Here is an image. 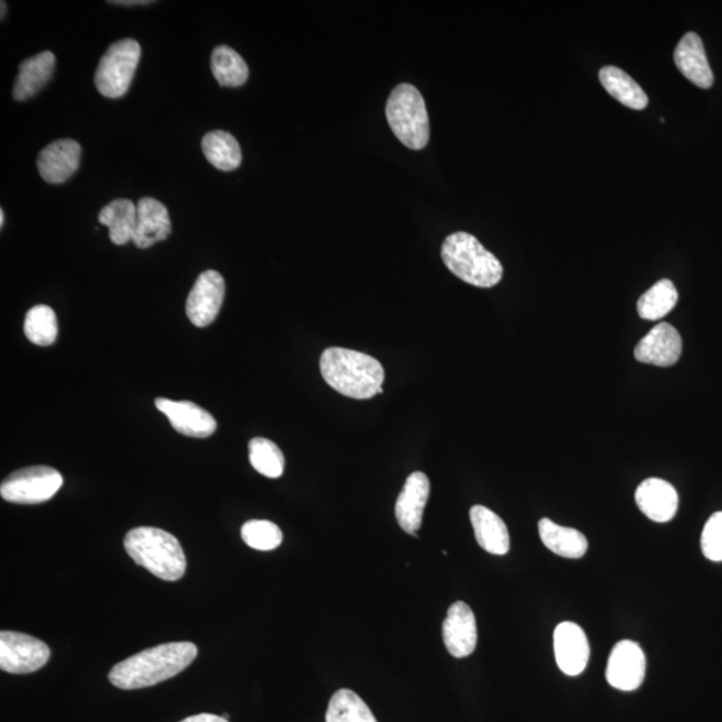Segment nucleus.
I'll return each mask as SVG.
<instances>
[{"label": "nucleus", "mask_w": 722, "mask_h": 722, "mask_svg": "<svg viewBox=\"0 0 722 722\" xmlns=\"http://www.w3.org/2000/svg\"><path fill=\"white\" fill-rule=\"evenodd\" d=\"M24 335L33 344L52 346L58 338L57 316L47 305H35L24 319Z\"/></svg>", "instance_id": "obj_29"}, {"label": "nucleus", "mask_w": 722, "mask_h": 722, "mask_svg": "<svg viewBox=\"0 0 722 722\" xmlns=\"http://www.w3.org/2000/svg\"><path fill=\"white\" fill-rule=\"evenodd\" d=\"M162 414L169 419L177 433L192 438H208L217 429V422L207 409L192 402H174L169 400L155 401Z\"/></svg>", "instance_id": "obj_14"}, {"label": "nucleus", "mask_w": 722, "mask_h": 722, "mask_svg": "<svg viewBox=\"0 0 722 722\" xmlns=\"http://www.w3.org/2000/svg\"><path fill=\"white\" fill-rule=\"evenodd\" d=\"M241 537L249 547L260 551L277 549L283 542V533L270 521H248L241 528Z\"/></svg>", "instance_id": "obj_31"}, {"label": "nucleus", "mask_w": 722, "mask_h": 722, "mask_svg": "<svg viewBox=\"0 0 722 722\" xmlns=\"http://www.w3.org/2000/svg\"><path fill=\"white\" fill-rule=\"evenodd\" d=\"M226 296V282L219 272L207 271L197 278L186 300V315L193 326L208 327L216 320Z\"/></svg>", "instance_id": "obj_9"}, {"label": "nucleus", "mask_w": 722, "mask_h": 722, "mask_svg": "<svg viewBox=\"0 0 722 722\" xmlns=\"http://www.w3.org/2000/svg\"><path fill=\"white\" fill-rule=\"evenodd\" d=\"M682 339L674 326L668 322L658 324L645 338L641 339L634 358L639 363L657 367H671L680 360Z\"/></svg>", "instance_id": "obj_12"}, {"label": "nucleus", "mask_w": 722, "mask_h": 722, "mask_svg": "<svg viewBox=\"0 0 722 722\" xmlns=\"http://www.w3.org/2000/svg\"><path fill=\"white\" fill-rule=\"evenodd\" d=\"M80 145L77 141L59 140L50 143L40 154L39 171L48 184H64L76 174L80 162Z\"/></svg>", "instance_id": "obj_17"}, {"label": "nucleus", "mask_w": 722, "mask_h": 722, "mask_svg": "<svg viewBox=\"0 0 722 722\" xmlns=\"http://www.w3.org/2000/svg\"><path fill=\"white\" fill-rule=\"evenodd\" d=\"M441 259L453 275L478 288H493L503 277V266L474 236L457 232L441 245Z\"/></svg>", "instance_id": "obj_4"}, {"label": "nucleus", "mask_w": 722, "mask_h": 722, "mask_svg": "<svg viewBox=\"0 0 722 722\" xmlns=\"http://www.w3.org/2000/svg\"><path fill=\"white\" fill-rule=\"evenodd\" d=\"M180 722H229L227 719L221 718V715L203 713L192 715V718L185 719Z\"/></svg>", "instance_id": "obj_33"}, {"label": "nucleus", "mask_w": 722, "mask_h": 722, "mask_svg": "<svg viewBox=\"0 0 722 722\" xmlns=\"http://www.w3.org/2000/svg\"><path fill=\"white\" fill-rule=\"evenodd\" d=\"M385 116L392 132L403 145L413 151L426 147L429 140V120L425 98L415 86L402 84L392 90L385 106Z\"/></svg>", "instance_id": "obj_5"}, {"label": "nucleus", "mask_w": 722, "mask_h": 722, "mask_svg": "<svg viewBox=\"0 0 722 722\" xmlns=\"http://www.w3.org/2000/svg\"><path fill=\"white\" fill-rule=\"evenodd\" d=\"M675 62L678 70L690 83L701 87V89H711L714 77L699 35L688 33L682 36L676 47Z\"/></svg>", "instance_id": "obj_19"}, {"label": "nucleus", "mask_w": 722, "mask_h": 722, "mask_svg": "<svg viewBox=\"0 0 722 722\" xmlns=\"http://www.w3.org/2000/svg\"><path fill=\"white\" fill-rule=\"evenodd\" d=\"M444 641L448 653L456 658H464L474 653L478 644L477 620L467 603L458 601L448 609L444 622Z\"/></svg>", "instance_id": "obj_13"}, {"label": "nucleus", "mask_w": 722, "mask_h": 722, "mask_svg": "<svg viewBox=\"0 0 722 722\" xmlns=\"http://www.w3.org/2000/svg\"><path fill=\"white\" fill-rule=\"evenodd\" d=\"M140 58L141 46L134 40H122L111 45L99 61L96 73L98 91L108 98L127 95Z\"/></svg>", "instance_id": "obj_6"}, {"label": "nucleus", "mask_w": 722, "mask_h": 722, "mask_svg": "<svg viewBox=\"0 0 722 722\" xmlns=\"http://www.w3.org/2000/svg\"><path fill=\"white\" fill-rule=\"evenodd\" d=\"M136 565L164 581H178L186 571V557L174 535L157 527H136L123 542Z\"/></svg>", "instance_id": "obj_3"}, {"label": "nucleus", "mask_w": 722, "mask_h": 722, "mask_svg": "<svg viewBox=\"0 0 722 722\" xmlns=\"http://www.w3.org/2000/svg\"><path fill=\"white\" fill-rule=\"evenodd\" d=\"M211 72L223 87H240L249 77L245 61L238 52L229 46H219L211 53Z\"/></svg>", "instance_id": "obj_26"}, {"label": "nucleus", "mask_w": 722, "mask_h": 722, "mask_svg": "<svg viewBox=\"0 0 722 722\" xmlns=\"http://www.w3.org/2000/svg\"><path fill=\"white\" fill-rule=\"evenodd\" d=\"M470 519L474 527L475 539L483 550L504 556L510 550V534L506 523L500 515L484 506H472Z\"/></svg>", "instance_id": "obj_20"}, {"label": "nucleus", "mask_w": 722, "mask_h": 722, "mask_svg": "<svg viewBox=\"0 0 722 722\" xmlns=\"http://www.w3.org/2000/svg\"><path fill=\"white\" fill-rule=\"evenodd\" d=\"M324 381L351 400H371L383 394L384 369L379 360L347 348H327L320 358Z\"/></svg>", "instance_id": "obj_2"}, {"label": "nucleus", "mask_w": 722, "mask_h": 722, "mask_svg": "<svg viewBox=\"0 0 722 722\" xmlns=\"http://www.w3.org/2000/svg\"><path fill=\"white\" fill-rule=\"evenodd\" d=\"M646 659L643 649L634 641H620L613 647L606 668V680L622 692H633L644 682Z\"/></svg>", "instance_id": "obj_10"}, {"label": "nucleus", "mask_w": 722, "mask_h": 722, "mask_svg": "<svg viewBox=\"0 0 722 722\" xmlns=\"http://www.w3.org/2000/svg\"><path fill=\"white\" fill-rule=\"evenodd\" d=\"M701 549L709 561L722 562V512L713 514L703 527Z\"/></svg>", "instance_id": "obj_32"}, {"label": "nucleus", "mask_w": 722, "mask_h": 722, "mask_svg": "<svg viewBox=\"0 0 722 722\" xmlns=\"http://www.w3.org/2000/svg\"><path fill=\"white\" fill-rule=\"evenodd\" d=\"M326 722H378L360 696L350 689H340L329 701Z\"/></svg>", "instance_id": "obj_28"}, {"label": "nucleus", "mask_w": 722, "mask_h": 722, "mask_svg": "<svg viewBox=\"0 0 722 722\" xmlns=\"http://www.w3.org/2000/svg\"><path fill=\"white\" fill-rule=\"evenodd\" d=\"M98 220L109 228V238L113 244H128L135 229L136 205L128 198H118L99 211Z\"/></svg>", "instance_id": "obj_23"}, {"label": "nucleus", "mask_w": 722, "mask_h": 722, "mask_svg": "<svg viewBox=\"0 0 722 722\" xmlns=\"http://www.w3.org/2000/svg\"><path fill=\"white\" fill-rule=\"evenodd\" d=\"M64 484L59 471L47 466H33L12 472L0 485L4 501L36 504L52 500Z\"/></svg>", "instance_id": "obj_7"}, {"label": "nucleus", "mask_w": 722, "mask_h": 722, "mask_svg": "<svg viewBox=\"0 0 722 722\" xmlns=\"http://www.w3.org/2000/svg\"><path fill=\"white\" fill-rule=\"evenodd\" d=\"M172 222L164 204L143 197L136 204V223L132 241L140 249L151 248L169 238Z\"/></svg>", "instance_id": "obj_16"}, {"label": "nucleus", "mask_w": 722, "mask_h": 722, "mask_svg": "<svg viewBox=\"0 0 722 722\" xmlns=\"http://www.w3.org/2000/svg\"><path fill=\"white\" fill-rule=\"evenodd\" d=\"M600 79L610 96L633 110H644L649 98L641 86L631 76L615 66L601 68Z\"/></svg>", "instance_id": "obj_24"}, {"label": "nucleus", "mask_w": 722, "mask_h": 722, "mask_svg": "<svg viewBox=\"0 0 722 722\" xmlns=\"http://www.w3.org/2000/svg\"><path fill=\"white\" fill-rule=\"evenodd\" d=\"M197 655V646L192 643L154 646L117 664L109 680L123 690L153 687L176 677L195 661Z\"/></svg>", "instance_id": "obj_1"}, {"label": "nucleus", "mask_w": 722, "mask_h": 722, "mask_svg": "<svg viewBox=\"0 0 722 722\" xmlns=\"http://www.w3.org/2000/svg\"><path fill=\"white\" fill-rule=\"evenodd\" d=\"M4 11H6V3L2 2V18H4Z\"/></svg>", "instance_id": "obj_36"}, {"label": "nucleus", "mask_w": 722, "mask_h": 722, "mask_svg": "<svg viewBox=\"0 0 722 722\" xmlns=\"http://www.w3.org/2000/svg\"><path fill=\"white\" fill-rule=\"evenodd\" d=\"M203 152L216 169L230 172L238 169L241 165L242 154L238 140L221 130L205 134Z\"/></svg>", "instance_id": "obj_25"}, {"label": "nucleus", "mask_w": 722, "mask_h": 722, "mask_svg": "<svg viewBox=\"0 0 722 722\" xmlns=\"http://www.w3.org/2000/svg\"><path fill=\"white\" fill-rule=\"evenodd\" d=\"M538 528L544 545L559 557L582 558L589 549L587 537L576 528L559 526L547 518L539 521Z\"/></svg>", "instance_id": "obj_22"}, {"label": "nucleus", "mask_w": 722, "mask_h": 722, "mask_svg": "<svg viewBox=\"0 0 722 722\" xmlns=\"http://www.w3.org/2000/svg\"><path fill=\"white\" fill-rule=\"evenodd\" d=\"M54 68L55 57L50 52H43L33 58L23 61L15 79L12 97L17 101H26V99L39 95L48 80L52 79Z\"/></svg>", "instance_id": "obj_21"}, {"label": "nucleus", "mask_w": 722, "mask_h": 722, "mask_svg": "<svg viewBox=\"0 0 722 722\" xmlns=\"http://www.w3.org/2000/svg\"><path fill=\"white\" fill-rule=\"evenodd\" d=\"M636 503L647 518L665 523L676 516L678 495L676 489L669 482L658 478H649L638 485Z\"/></svg>", "instance_id": "obj_18"}, {"label": "nucleus", "mask_w": 722, "mask_h": 722, "mask_svg": "<svg viewBox=\"0 0 722 722\" xmlns=\"http://www.w3.org/2000/svg\"><path fill=\"white\" fill-rule=\"evenodd\" d=\"M249 462L266 478L276 479L285 469L284 453L276 444L265 438H254L249 444Z\"/></svg>", "instance_id": "obj_30"}, {"label": "nucleus", "mask_w": 722, "mask_h": 722, "mask_svg": "<svg viewBox=\"0 0 722 722\" xmlns=\"http://www.w3.org/2000/svg\"><path fill=\"white\" fill-rule=\"evenodd\" d=\"M0 226H2V227L4 226V211H3V209L0 210Z\"/></svg>", "instance_id": "obj_35"}, {"label": "nucleus", "mask_w": 722, "mask_h": 722, "mask_svg": "<svg viewBox=\"0 0 722 722\" xmlns=\"http://www.w3.org/2000/svg\"><path fill=\"white\" fill-rule=\"evenodd\" d=\"M678 292L670 280H661L639 297L637 310L641 319L656 321L663 319L676 307Z\"/></svg>", "instance_id": "obj_27"}, {"label": "nucleus", "mask_w": 722, "mask_h": 722, "mask_svg": "<svg viewBox=\"0 0 722 722\" xmlns=\"http://www.w3.org/2000/svg\"><path fill=\"white\" fill-rule=\"evenodd\" d=\"M110 3L111 4H121V6H136V4H145L146 6V4H151L153 2H147V0H132V2H127V0H124V2H123V0H121V2H117V0H114V2H110Z\"/></svg>", "instance_id": "obj_34"}, {"label": "nucleus", "mask_w": 722, "mask_h": 722, "mask_svg": "<svg viewBox=\"0 0 722 722\" xmlns=\"http://www.w3.org/2000/svg\"><path fill=\"white\" fill-rule=\"evenodd\" d=\"M50 658V649L41 639L17 632L0 633V669L11 675L40 670Z\"/></svg>", "instance_id": "obj_8"}, {"label": "nucleus", "mask_w": 722, "mask_h": 722, "mask_svg": "<svg viewBox=\"0 0 722 722\" xmlns=\"http://www.w3.org/2000/svg\"><path fill=\"white\" fill-rule=\"evenodd\" d=\"M429 497V479L425 472H414L407 478L406 484L402 490L395 504V516L397 523L409 535L418 538L416 532L419 530L425 514L426 504Z\"/></svg>", "instance_id": "obj_15"}, {"label": "nucleus", "mask_w": 722, "mask_h": 722, "mask_svg": "<svg viewBox=\"0 0 722 722\" xmlns=\"http://www.w3.org/2000/svg\"><path fill=\"white\" fill-rule=\"evenodd\" d=\"M554 652L565 675H581L590 658L589 641L582 627L575 622L559 624L554 632Z\"/></svg>", "instance_id": "obj_11"}]
</instances>
